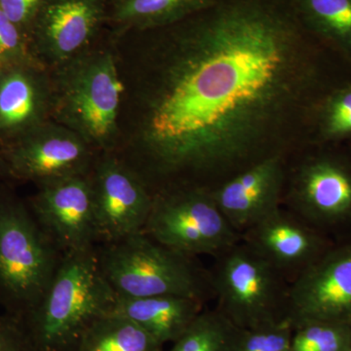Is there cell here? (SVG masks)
Here are the masks:
<instances>
[{"instance_id": "cell-1", "label": "cell", "mask_w": 351, "mask_h": 351, "mask_svg": "<svg viewBox=\"0 0 351 351\" xmlns=\"http://www.w3.org/2000/svg\"><path fill=\"white\" fill-rule=\"evenodd\" d=\"M113 48L125 84L114 154L152 195L213 191L313 131L322 75L292 0H217Z\"/></svg>"}, {"instance_id": "cell-2", "label": "cell", "mask_w": 351, "mask_h": 351, "mask_svg": "<svg viewBox=\"0 0 351 351\" xmlns=\"http://www.w3.org/2000/svg\"><path fill=\"white\" fill-rule=\"evenodd\" d=\"M50 119L77 133L98 152H114L125 93L113 48L89 49L50 69Z\"/></svg>"}, {"instance_id": "cell-3", "label": "cell", "mask_w": 351, "mask_h": 351, "mask_svg": "<svg viewBox=\"0 0 351 351\" xmlns=\"http://www.w3.org/2000/svg\"><path fill=\"white\" fill-rule=\"evenodd\" d=\"M117 295L104 276L96 247L66 254L40 301L22 316L36 351H77L90 326L112 313Z\"/></svg>"}, {"instance_id": "cell-4", "label": "cell", "mask_w": 351, "mask_h": 351, "mask_svg": "<svg viewBox=\"0 0 351 351\" xmlns=\"http://www.w3.org/2000/svg\"><path fill=\"white\" fill-rule=\"evenodd\" d=\"M99 265L120 298L182 295L206 302L214 297L211 274L184 255L143 232L96 246Z\"/></svg>"}, {"instance_id": "cell-5", "label": "cell", "mask_w": 351, "mask_h": 351, "mask_svg": "<svg viewBox=\"0 0 351 351\" xmlns=\"http://www.w3.org/2000/svg\"><path fill=\"white\" fill-rule=\"evenodd\" d=\"M63 256L27 203L0 184V302L9 313L24 316L40 301Z\"/></svg>"}, {"instance_id": "cell-6", "label": "cell", "mask_w": 351, "mask_h": 351, "mask_svg": "<svg viewBox=\"0 0 351 351\" xmlns=\"http://www.w3.org/2000/svg\"><path fill=\"white\" fill-rule=\"evenodd\" d=\"M210 274L218 311L237 327L287 319V279L242 240L217 257Z\"/></svg>"}, {"instance_id": "cell-7", "label": "cell", "mask_w": 351, "mask_h": 351, "mask_svg": "<svg viewBox=\"0 0 351 351\" xmlns=\"http://www.w3.org/2000/svg\"><path fill=\"white\" fill-rule=\"evenodd\" d=\"M143 233L184 255L218 257L241 240L219 209L212 191L180 189L154 195Z\"/></svg>"}, {"instance_id": "cell-8", "label": "cell", "mask_w": 351, "mask_h": 351, "mask_svg": "<svg viewBox=\"0 0 351 351\" xmlns=\"http://www.w3.org/2000/svg\"><path fill=\"white\" fill-rule=\"evenodd\" d=\"M89 177L100 243L143 232L154 195L142 178L112 152L97 154Z\"/></svg>"}, {"instance_id": "cell-9", "label": "cell", "mask_w": 351, "mask_h": 351, "mask_svg": "<svg viewBox=\"0 0 351 351\" xmlns=\"http://www.w3.org/2000/svg\"><path fill=\"white\" fill-rule=\"evenodd\" d=\"M1 152L13 179L34 182L38 186L89 174L99 154L77 133L51 119Z\"/></svg>"}, {"instance_id": "cell-10", "label": "cell", "mask_w": 351, "mask_h": 351, "mask_svg": "<svg viewBox=\"0 0 351 351\" xmlns=\"http://www.w3.org/2000/svg\"><path fill=\"white\" fill-rule=\"evenodd\" d=\"M293 329L311 322L351 326V242L327 250L289 287Z\"/></svg>"}, {"instance_id": "cell-11", "label": "cell", "mask_w": 351, "mask_h": 351, "mask_svg": "<svg viewBox=\"0 0 351 351\" xmlns=\"http://www.w3.org/2000/svg\"><path fill=\"white\" fill-rule=\"evenodd\" d=\"M38 186L27 206L63 255L90 250L100 243L89 174Z\"/></svg>"}, {"instance_id": "cell-12", "label": "cell", "mask_w": 351, "mask_h": 351, "mask_svg": "<svg viewBox=\"0 0 351 351\" xmlns=\"http://www.w3.org/2000/svg\"><path fill=\"white\" fill-rule=\"evenodd\" d=\"M104 17V0H44L34 19L39 62L52 69L91 49Z\"/></svg>"}, {"instance_id": "cell-13", "label": "cell", "mask_w": 351, "mask_h": 351, "mask_svg": "<svg viewBox=\"0 0 351 351\" xmlns=\"http://www.w3.org/2000/svg\"><path fill=\"white\" fill-rule=\"evenodd\" d=\"M288 197L311 223H345L351 219V167L332 156L308 157L294 170Z\"/></svg>"}, {"instance_id": "cell-14", "label": "cell", "mask_w": 351, "mask_h": 351, "mask_svg": "<svg viewBox=\"0 0 351 351\" xmlns=\"http://www.w3.org/2000/svg\"><path fill=\"white\" fill-rule=\"evenodd\" d=\"M286 177L285 156H272L233 176L212 195L228 223L241 235L280 207Z\"/></svg>"}, {"instance_id": "cell-15", "label": "cell", "mask_w": 351, "mask_h": 351, "mask_svg": "<svg viewBox=\"0 0 351 351\" xmlns=\"http://www.w3.org/2000/svg\"><path fill=\"white\" fill-rule=\"evenodd\" d=\"M241 240L290 282L327 251L317 232L281 207L242 233Z\"/></svg>"}, {"instance_id": "cell-16", "label": "cell", "mask_w": 351, "mask_h": 351, "mask_svg": "<svg viewBox=\"0 0 351 351\" xmlns=\"http://www.w3.org/2000/svg\"><path fill=\"white\" fill-rule=\"evenodd\" d=\"M50 73L43 64L0 68V143L11 144L50 120Z\"/></svg>"}, {"instance_id": "cell-17", "label": "cell", "mask_w": 351, "mask_h": 351, "mask_svg": "<svg viewBox=\"0 0 351 351\" xmlns=\"http://www.w3.org/2000/svg\"><path fill=\"white\" fill-rule=\"evenodd\" d=\"M205 302L182 295L120 298L110 313L140 325L161 346L176 341L203 311Z\"/></svg>"}, {"instance_id": "cell-18", "label": "cell", "mask_w": 351, "mask_h": 351, "mask_svg": "<svg viewBox=\"0 0 351 351\" xmlns=\"http://www.w3.org/2000/svg\"><path fill=\"white\" fill-rule=\"evenodd\" d=\"M217 0H114L112 18L131 31H149L177 24Z\"/></svg>"}, {"instance_id": "cell-19", "label": "cell", "mask_w": 351, "mask_h": 351, "mask_svg": "<svg viewBox=\"0 0 351 351\" xmlns=\"http://www.w3.org/2000/svg\"><path fill=\"white\" fill-rule=\"evenodd\" d=\"M313 38L351 59V0H292Z\"/></svg>"}, {"instance_id": "cell-20", "label": "cell", "mask_w": 351, "mask_h": 351, "mask_svg": "<svg viewBox=\"0 0 351 351\" xmlns=\"http://www.w3.org/2000/svg\"><path fill=\"white\" fill-rule=\"evenodd\" d=\"M161 345L140 325L110 313L95 321L77 351H160Z\"/></svg>"}, {"instance_id": "cell-21", "label": "cell", "mask_w": 351, "mask_h": 351, "mask_svg": "<svg viewBox=\"0 0 351 351\" xmlns=\"http://www.w3.org/2000/svg\"><path fill=\"white\" fill-rule=\"evenodd\" d=\"M245 331L218 309L203 311L170 351H239Z\"/></svg>"}, {"instance_id": "cell-22", "label": "cell", "mask_w": 351, "mask_h": 351, "mask_svg": "<svg viewBox=\"0 0 351 351\" xmlns=\"http://www.w3.org/2000/svg\"><path fill=\"white\" fill-rule=\"evenodd\" d=\"M314 126L323 140L351 137V85L323 97L314 112Z\"/></svg>"}, {"instance_id": "cell-23", "label": "cell", "mask_w": 351, "mask_h": 351, "mask_svg": "<svg viewBox=\"0 0 351 351\" xmlns=\"http://www.w3.org/2000/svg\"><path fill=\"white\" fill-rule=\"evenodd\" d=\"M290 351H350L351 326L311 322L295 328Z\"/></svg>"}, {"instance_id": "cell-24", "label": "cell", "mask_w": 351, "mask_h": 351, "mask_svg": "<svg viewBox=\"0 0 351 351\" xmlns=\"http://www.w3.org/2000/svg\"><path fill=\"white\" fill-rule=\"evenodd\" d=\"M293 332L294 329L287 319L246 330L239 351H287Z\"/></svg>"}, {"instance_id": "cell-25", "label": "cell", "mask_w": 351, "mask_h": 351, "mask_svg": "<svg viewBox=\"0 0 351 351\" xmlns=\"http://www.w3.org/2000/svg\"><path fill=\"white\" fill-rule=\"evenodd\" d=\"M39 63L27 52L19 27L13 24L0 9V64ZM41 64V63H40Z\"/></svg>"}, {"instance_id": "cell-26", "label": "cell", "mask_w": 351, "mask_h": 351, "mask_svg": "<svg viewBox=\"0 0 351 351\" xmlns=\"http://www.w3.org/2000/svg\"><path fill=\"white\" fill-rule=\"evenodd\" d=\"M32 348L23 329V317L9 313L0 318V351H27Z\"/></svg>"}, {"instance_id": "cell-27", "label": "cell", "mask_w": 351, "mask_h": 351, "mask_svg": "<svg viewBox=\"0 0 351 351\" xmlns=\"http://www.w3.org/2000/svg\"><path fill=\"white\" fill-rule=\"evenodd\" d=\"M44 0H0V9L7 18L23 27L34 22Z\"/></svg>"}, {"instance_id": "cell-28", "label": "cell", "mask_w": 351, "mask_h": 351, "mask_svg": "<svg viewBox=\"0 0 351 351\" xmlns=\"http://www.w3.org/2000/svg\"><path fill=\"white\" fill-rule=\"evenodd\" d=\"M13 179L10 168L7 163L5 157L0 149V180Z\"/></svg>"}, {"instance_id": "cell-29", "label": "cell", "mask_w": 351, "mask_h": 351, "mask_svg": "<svg viewBox=\"0 0 351 351\" xmlns=\"http://www.w3.org/2000/svg\"><path fill=\"white\" fill-rule=\"evenodd\" d=\"M287 351H290V350H287Z\"/></svg>"}, {"instance_id": "cell-30", "label": "cell", "mask_w": 351, "mask_h": 351, "mask_svg": "<svg viewBox=\"0 0 351 351\" xmlns=\"http://www.w3.org/2000/svg\"><path fill=\"white\" fill-rule=\"evenodd\" d=\"M351 351V350H350Z\"/></svg>"}]
</instances>
